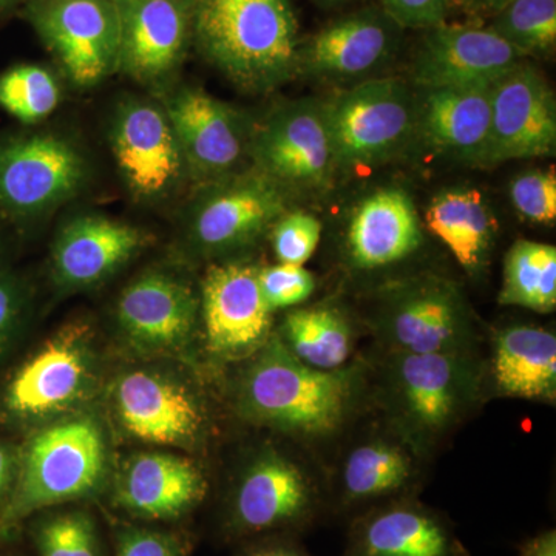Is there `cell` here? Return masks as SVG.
Masks as SVG:
<instances>
[{"label": "cell", "mask_w": 556, "mask_h": 556, "mask_svg": "<svg viewBox=\"0 0 556 556\" xmlns=\"http://www.w3.org/2000/svg\"><path fill=\"white\" fill-rule=\"evenodd\" d=\"M489 28L525 58L548 56L556 46V0H510Z\"/></svg>", "instance_id": "1f68e13d"}, {"label": "cell", "mask_w": 556, "mask_h": 556, "mask_svg": "<svg viewBox=\"0 0 556 556\" xmlns=\"http://www.w3.org/2000/svg\"><path fill=\"white\" fill-rule=\"evenodd\" d=\"M452 0H382V10L399 27L428 30L447 22Z\"/></svg>", "instance_id": "74e56055"}, {"label": "cell", "mask_w": 556, "mask_h": 556, "mask_svg": "<svg viewBox=\"0 0 556 556\" xmlns=\"http://www.w3.org/2000/svg\"><path fill=\"white\" fill-rule=\"evenodd\" d=\"M379 332L404 353H464L471 336L470 309L448 278L420 276L383 294Z\"/></svg>", "instance_id": "8fae6325"}, {"label": "cell", "mask_w": 556, "mask_h": 556, "mask_svg": "<svg viewBox=\"0 0 556 556\" xmlns=\"http://www.w3.org/2000/svg\"><path fill=\"white\" fill-rule=\"evenodd\" d=\"M289 197L254 167L201 186L186 218L190 247L211 257L251 247L288 212Z\"/></svg>", "instance_id": "52a82bcc"}, {"label": "cell", "mask_w": 556, "mask_h": 556, "mask_svg": "<svg viewBox=\"0 0 556 556\" xmlns=\"http://www.w3.org/2000/svg\"><path fill=\"white\" fill-rule=\"evenodd\" d=\"M258 266L228 260L208 266L200 287V320L208 353L236 362L257 354L270 339L273 311L263 298Z\"/></svg>", "instance_id": "7c38bea8"}, {"label": "cell", "mask_w": 556, "mask_h": 556, "mask_svg": "<svg viewBox=\"0 0 556 556\" xmlns=\"http://www.w3.org/2000/svg\"><path fill=\"white\" fill-rule=\"evenodd\" d=\"M318 514V496L308 477L277 453H265L241 475L226 510L230 536H254L308 526Z\"/></svg>", "instance_id": "2e32d148"}, {"label": "cell", "mask_w": 556, "mask_h": 556, "mask_svg": "<svg viewBox=\"0 0 556 556\" xmlns=\"http://www.w3.org/2000/svg\"><path fill=\"white\" fill-rule=\"evenodd\" d=\"M192 14L193 47L240 89L266 93L299 75L289 0H192Z\"/></svg>", "instance_id": "6da1fadb"}, {"label": "cell", "mask_w": 556, "mask_h": 556, "mask_svg": "<svg viewBox=\"0 0 556 556\" xmlns=\"http://www.w3.org/2000/svg\"><path fill=\"white\" fill-rule=\"evenodd\" d=\"M239 556H311L305 548L287 538H266L249 544Z\"/></svg>", "instance_id": "60d3db41"}, {"label": "cell", "mask_w": 556, "mask_h": 556, "mask_svg": "<svg viewBox=\"0 0 556 556\" xmlns=\"http://www.w3.org/2000/svg\"><path fill=\"white\" fill-rule=\"evenodd\" d=\"M116 556H186L178 536L144 527H126L118 533Z\"/></svg>", "instance_id": "f35d334b"}, {"label": "cell", "mask_w": 556, "mask_h": 556, "mask_svg": "<svg viewBox=\"0 0 556 556\" xmlns=\"http://www.w3.org/2000/svg\"><path fill=\"white\" fill-rule=\"evenodd\" d=\"M556 101L546 78L521 64L492 86V127L485 167L554 155Z\"/></svg>", "instance_id": "d6986e66"}, {"label": "cell", "mask_w": 556, "mask_h": 556, "mask_svg": "<svg viewBox=\"0 0 556 556\" xmlns=\"http://www.w3.org/2000/svg\"><path fill=\"white\" fill-rule=\"evenodd\" d=\"M521 62L525 56L489 27L444 22L424 30L412 75L422 90L492 87Z\"/></svg>", "instance_id": "ac0fdd59"}, {"label": "cell", "mask_w": 556, "mask_h": 556, "mask_svg": "<svg viewBox=\"0 0 556 556\" xmlns=\"http://www.w3.org/2000/svg\"><path fill=\"white\" fill-rule=\"evenodd\" d=\"M260 288L269 309L294 308L306 302L316 289V280L305 266L277 263L258 270Z\"/></svg>", "instance_id": "8d00e7d4"}, {"label": "cell", "mask_w": 556, "mask_h": 556, "mask_svg": "<svg viewBox=\"0 0 556 556\" xmlns=\"http://www.w3.org/2000/svg\"><path fill=\"white\" fill-rule=\"evenodd\" d=\"M144 230L104 214L68 219L51 249V277L62 291H86L108 281L148 247Z\"/></svg>", "instance_id": "7402d4cb"}, {"label": "cell", "mask_w": 556, "mask_h": 556, "mask_svg": "<svg viewBox=\"0 0 556 556\" xmlns=\"http://www.w3.org/2000/svg\"><path fill=\"white\" fill-rule=\"evenodd\" d=\"M60 102V80L42 65H16L0 75V109L21 123L49 118Z\"/></svg>", "instance_id": "d6a6232c"}, {"label": "cell", "mask_w": 556, "mask_h": 556, "mask_svg": "<svg viewBox=\"0 0 556 556\" xmlns=\"http://www.w3.org/2000/svg\"><path fill=\"white\" fill-rule=\"evenodd\" d=\"M473 372L459 353L396 351L390 387L396 407L409 427L422 437L447 431L473 401Z\"/></svg>", "instance_id": "e0dca14e"}, {"label": "cell", "mask_w": 556, "mask_h": 556, "mask_svg": "<svg viewBox=\"0 0 556 556\" xmlns=\"http://www.w3.org/2000/svg\"><path fill=\"white\" fill-rule=\"evenodd\" d=\"M24 299V292L16 281L0 277V353L20 324Z\"/></svg>", "instance_id": "ab89813d"}, {"label": "cell", "mask_w": 556, "mask_h": 556, "mask_svg": "<svg viewBox=\"0 0 556 556\" xmlns=\"http://www.w3.org/2000/svg\"><path fill=\"white\" fill-rule=\"evenodd\" d=\"M325 2H339V0H325Z\"/></svg>", "instance_id": "bcb514c9"}, {"label": "cell", "mask_w": 556, "mask_h": 556, "mask_svg": "<svg viewBox=\"0 0 556 556\" xmlns=\"http://www.w3.org/2000/svg\"><path fill=\"white\" fill-rule=\"evenodd\" d=\"M197 188L244 170L255 123L199 87L172 86L159 93Z\"/></svg>", "instance_id": "30bf717a"}, {"label": "cell", "mask_w": 556, "mask_h": 556, "mask_svg": "<svg viewBox=\"0 0 556 556\" xmlns=\"http://www.w3.org/2000/svg\"><path fill=\"white\" fill-rule=\"evenodd\" d=\"M281 342L300 361L318 369H339L353 351V331L340 311L313 306L291 311L281 325Z\"/></svg>", "instance_id": "f1b7e54d"}, {"label": "cell", "mask_w": 556, "mask_h": 556, "mask_svg": "<svg viewBox=\"0 0 556 556\" xmlns=\"http://www.w3.org/2000/svg\"><path fill=\"white\" fill-rule=\"evenodd\" d=\"M336 170L379 166L407 148L416 135L417 100L405 80H358L325 102Z\"/></svg>", "instance_id": "277c9868"}, {"label": "cell", "mask_w": 556, "mask_h": 556, "mask_svg": "<svg viewBox=\"0 0 556 556\" xmlns=\"http://www.w3.org/2000/svg\"><path fill=\"white\" fill-rule=\"evenodd\" d=\"M492 127V87L422 90L416 135L430 148L473 166H484Z\"/></svg>", "instance_id": "484cf974"}, {"label": "cell", "mask_w": 556, "mask_h": 556, "mask_svg": "<svg viewBox=\"0 0 556 556\" xmlns=\"http://www.w3.org/2000/svg\"><path fill=\"white\" fill-rule=\"evenodd\" d=\"M24 3L25 0H0V20H2L3 16H7L10 11L17 9L20 5H24Z\"/></svg>", "instance_id": "f6af8a7d"}, {"label": "cell", "mask_w": 556, "mask_h": 556, "mask_svg": "<svg viewBox=\"0 0 556 556\" xmlns=\"http://www.w3.org/2000/svg\"><path fill=\"white\" fill-rule=\"evenodd\" d=\"M457 2L463 3L475 13L495 16L497 11L503 10L510 0H457Z\"/></svg>", "instance_id": "7bdbcfd3"}, {"label": "cell", "mask_w": 556, "mask_h": 556, "mask_svg": "<svg viewBox=\"0 0 556 556\" xmlns=\"http://www.w3.org/2000/svg\"><path fill=\"white\" fill-rule=\"evenodd\" d=\"M278 263L305 266L320 243L321 225L314 215L288 211L269 232Z\"/></svg>", "instance_id": "e575fe53"}, {"label": "cell", "mask_w": 556, "mask_h": 556, "mask_svg": "<svg viewBox=\"0 0 556 556\" xmlns=\"http://www.w3.org/2000/svg\"><path fill=\"white\" fill-rule=\"evenodd\" d=\"M407 453L387 442H369L348 456L342 475V504L375 503L401 492L412 481Z\"/></svg>", "instance_id": "f546056e"}, {"label": "cell", "mask_w": 556, "mask_h": 556, "mask_svg": "<svg viewBox=\"0 0 556 556\" xmlns=\"http://www.w3.org/2000/svg\"><path fill=\"white\" fill-rule=\"evenodd\" d=\"M422 240V223L407 190L376 189L358 201L348 222V260L362 270L386 268L415 254Z\"/></svg>", "instance_id": "d4e9b609"}, {"label": "cell", "mask_w": 556, "mask_h": 556, "mask_svg": "<svg viewBox=\"0 0 556 556\" xmlns=\"http://www.w3.org/2000/svg\"><path fill=\"white\" fill-rule=\"evenodd\" d=\"M109 144L123 185L138 203H166L189 181L177 135L160 100L121 101L110 119Z\"/></svg>", "instance_id": "ba28073f"}, {"label": "cell", "mask_w": 556, "mask_h": 556, "mask_svg": "<svg viewBox=\"0 0 556 556\" xmlns=\"http://www.w3.org/2000/svg\"><path fill=\"white\" fill-rule=\"evenodd\" d=\"M39 556H101L94 519L86 511H58L35 527Z\"/></svg>", "instance_id": "836d02e7"}, {"label": "cell", "mask_w": 556, "mask_h": 556, "mask_svg": "<svg viewBox=\"0 0 556 556\" xmlns=\"http://www.w3.org/2000/svg\"><path fill=\"white\" fill-rule=\"evenodd\" d=\"M500 303L535 313L556 306V249L552 244L519 240L504 260Z\"/></svg>", "instance_id": "4dcf8cb0"}, {"label": "cell", "mask_w": 556, "mask_h": 556, "mask_svg": "<svg viewBox=\"0 0 556 556\" xmlns=\"http://www.w3.org/2000/svg\"><path fill=\"white\" fill-rule=\"evenodd\" d=\"M118 73L163 91L193 47L192 0H115Z\"/></svg>", "instance_id": "5bb4252c"}, {"label": "cell", "mask_w": 556, "mask_h": 556, "mask_svg": "<svg viewBox=\"0 0 556 556\" xmlns=\"http://www.w3.org/2000/svg\"><path fill=\"white\" fill-rule=\"evenodd\" d=\"M510 201L527 222L552 225L556 219L555 170H530L510 182Z\"/></svg>", "instance_id": "d590c367"}, {"label": "cell", "mask_w": 556, "mask_h": 556, "mask_svg": "<svg viewBox=\"0 0 556 556\" xmlns=\"http://www.w3.org/2000/svg\"><path fill=\"white\" fill-rule=\"evenodd\" d=\"M254 356L240 387V408L249 419L303 437L338 430L353 402L354 369L309 367L280 338H270Z\"/></svg>", "instance_id": "7a4b0ae2"}, {"label": "cell", "mask_w": 556, "mask_h": 556, "mask_svg": "<svg viewBox=\"0 0 556 556\" xmlns=\"http://www.w3.org/2000/svg\"><path fill=\"white\" fill-rule=\"evenodd\" d=\"M24 16L76 89H93L118 73L115 0H25Z\"/></svg>", "instance_id": "8992f818"}, {"label": "cell", "mask_w": 556, "mask_h": 556, "mask_svg": "<svg viewBox=\"0 0 556 556\" xmlns=\"http://www.w3.org/2000/svg\"><path fill=\"white\" fill-rule=\"evenodd\" d=\"M206 492V479L188 457L139 453L121 471L115 503L137 518L175 521L199 506Z\"/></svg>", "instance_id": "cb8c5ba5"}, {"label": "cell", "mask_w": 556, "mask_h": 556, "mask_svg": "<svg viewBox=\"0 0 556 556\" xmlns=\"http://www.w3.org/2000/svg\"><path fill=\"white\" fill-rule=\"evenodd\" d=\"M493 378L501 393L527 401L554 402L556 338L529 325L501 329L493 348Z\"/></svg>", "instance_id": "4316f807"}, {"label": "cell", "mask_w": 556, "mask_h": 556, "mask_svg": "<svg viewBox=\"0 0 556 556\" xmlns=\"http://www.w3.org/2000/svg\"><path fill=\"white\" fill-rule=\"evenodd\" d=\"M249 161L289 195L327 190L338 170L325 102L298 100L277 105L262 123H255Z\"/></svg>", "instance_id": "5b68a950"}, {"label": "cell", "mask_w": 556, "mask_h": 556, "mask_svg": "<svg viewBox=\"0 0 556 556\" xmlns=\"http://www.w3.org/2000/svg\"><path fill=\"white\" fill-rule=\"evenodd\" d=\"M116 325L139 353H178L189 345L200 321V298L174 270L152 268L121 291Z\"/></svg>", "instance_id": "9a60e30c"}, {"label": "cell", "mask_w": 556, "mask_h": 556, "mask_svg": "<svg viewBox=\"0 0 556 556\" xmlns=\"http://www.w3.org/2000/svg\"><path fill=\"white\" fill-rule=\"evenodd\" d=\"M93 371L90 325L70 321L17 369L7 390V408L22 419L62 415L89 394Z\"/></svg>", "instance_id": "4fadbf2b"}, {"label": "cell", "mask_w": 556, "mask_h": 556, "mask_svg": "<svg viewBox=\"0 0 556 556\" xmlns=\"http://www.w3.org/2000/svg\"><path fill=\"white\" fill-rule=\"evenodd\" d=\"M112 401L121 428L146 444L190 447L203 433L199 399L178 380L152 369L121 376Z\"/></svg>", "instance_id": "44dd1931"}, {"label": "cell", "mask_w": 556, "mask_h": 556, "mask_svg": "<svg viewBox=\"0 0 556 556\" xmlns=\"http://www.w3.org/2000/svg\"><path fill=\"white\" fill-rule=\"evenodd\" d=\"M89 164L83 150L53 131L0 142V208L36 218L68 203L86 186Z\"/></svg>", "instance_id": "9c48e42d"}, {"label": "cell", "mask_w": 556, "mask_h": 556, "mask_svg": "<svg viewBox=\"0 0 556 556\" xmlns=\"http://www.w3.org/2000/svg\"><path fill=\"white\" fill-rule=\"evenodd\" d=\"M426 226L468 274L475 276L484 268L495 241L496 219L478 189L442 190L427 208Z\"/></svg>", "instance_id": "83f0119b"}, {"label": "cell", "mask_w": 556, "mask_h": 556, "mask_svg": "<svg viewBox=\"0 0 556 556\" xmlns=\"http://www.w3.org/2000/svg\"><path fill=\"white\" fill-rule=\"evenodd\" d=\"M519 556H556L555 530H546L527 540L519 548Z\"/></svg>", "instance_id": "b9f144b4"}, {"label": "cell", "mask_w": 556, "mask_h": 556, "mask_svg": "<svg viewBox=\"0 0 556 556\" xmlns=\"http://www.w3.org/2000/svg\"><path fill=\"white\" fill-rule=\"evenodd\" d=\"M11 481V459L9 453L0 447V501L5 496Z\"/></svg>", "instance_id": "ee69618b"}, {"label": "cell", "mask_w": 556, "mask_h": 556, "mask_svg": "<svg viewBox=\"0 0 556 556\" xmlns=\"http://www.w3.org/2000/svg\"><path fill=\"white\" fill-rule=\"evenodd\" d=\"M402 30L382 9L358 10L329 22L300 43L299 75L336 80L375 78L401 46Z\"/></svg>", "instance_id": "ffe728a7"}, {"label": "cell", "mask_w": 556, "mask_h": 556, "mask_svg": "<svg viewBox=\"0 0 556 556\" xmlns=\"http://www.w3.org/2000/svg\"><path fill=\"white\" fill-rule=\"evenodd\" d=\"M343 556H470L437 511L391 501L351 521Z\"/></svg>", "instance_id": "603a6c76"}, {"label": "cell", "mask_w": 556, "mask_h": 556, "mask_svg": "<svg viewBox=\"0 0 556 556\" xmlns=\"http://www.w3.org/2000/svg\"><path fill=\"white\" fill-rule=\"evenodd\" d=\"M108 468V442L94 417L72 416L42 428L25 448L20 482L0 527L10 529L42 508L97 495Z\"/></svg>", "instance_id": "3957f363"}]
</instances>
